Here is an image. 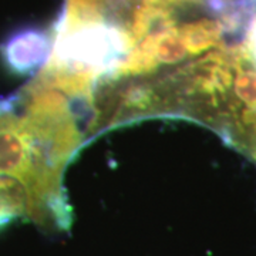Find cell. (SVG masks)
Wrapping results in <instances>:
<instances>
[{"label":"cell","instance_id":"obj_1","mask_svg":"<svg viewBox=\"0 0 256 256\" xmlns=\"http://www.w3.org/2000/svg\"><path fill=\"white\" fill-rule=\"evenodd\" d=\"M52 52V40L40 30L18 33L4 44V57L12 68L28 73L37 68Z\"/></svg>","mask_w":256,"mask_h":256},{"label":"cell","instance_id":"obj_2","mask_svg":"<svg viewBox=\"0 0 256 256\" xmlns=\"http://www.w3.org/2000/svg\"><path fill=\"white\" fill-rule=\"evenodd\" d=\"M178 32L186 44L188 53L198 56L222 42L224 26L222 22L218 20L201 18L185 23L178 28Z\"/></svg>","mask_w":256,"mask_h":256},{"label":"cell","instance_id":"obj_3","mask_svg":"<svg viewBox=\"0 0 256 256\" xmlns=\"http://www.w3.org/2000/svg\"><path fill=\"white\" fill-rule=\"evenodd\" d=\"M18 215H28V195L16 181L0 176V226Z\"/></svg>","mask_w":256,"mask_h":256},{"label":"cell","instance_id":"obj_4","mask_svg":"<svg viewBox=\"0 0 256 256\" xmlns=\"http://www.w3.org/2000/svg\"><path fill=\"white\" fill-rule=\"evenodd\" d=\"M154 53L156 62L164 64L178 63L190 54L176 28L154 34Z\"/></svg>","mask_w":256,"mask_h":256},{"label":"cell","instance_id":"obj_5","mask_svg":"<svg viewBox=\"0 0 256 256\" xmlns=\"http://www.w3.org/2000/svg\"><path fill=\"white\" fill-rule=\"evenodd\" d=\"M234 92L239 101L248 107H256V70L238 68L234 80Z\"/></svg>","mask_w":256,"mask_h":256}]
</instances>
